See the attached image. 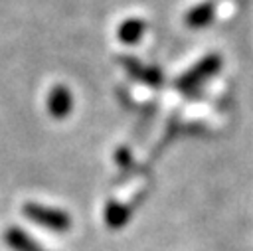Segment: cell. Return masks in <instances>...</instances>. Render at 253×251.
<instances>
[{
  "mask_svg": "<svg viewBox=\"0 0 253 251\" xmlns=\"http://www.w3.org/2000/svg\"><path fill=\"white\" fill-rule=\"evenodd\" d=\"M221 67V57L217 53H210L204 55L200 61H196L186 73H182L176 81V87L184 93H190L194 89H198L202 83H206L208 79H211Z\"/></svg>",
  "mask_w": 253,
  "mask_h": 251,
  "instance_id": "1",
  "label": "cell"
},
{
  "mask_svg": "<svg viewBox=\"0 0 253 251\" xmlns=\"http://www.w3.org/2000/svg\"><path fill=\"white\" fill-rule=\"evenodd\" d=\"M24 215L32 221H36L38 225H43L51 231H67L71 227V217L67 211L59 209V208H51V206H43V204H34L28 202L22 208Z\"/></svg>",
  "mask_w": 253,
  "mask_h": 251,
  "instance_id": "2",
  "label": "cell"
},
{
  "mask_svg": "<svg viewBox=\"0 0 253 251\" xmlns=\"http://www.w3.org/2000/svg\"><path fill=\"white\" fill-rule=\"evenodd\" d=\"M119 61H121V65L126 69V73H128L132 79H136V81H140V83H144V85L160 87L162 81H164V75H162V71H160L158 67L144 65L142 61H138V59H134V57H121Z\"/></svg>",
  "mask_w": 253,
  "mask_h": 251,
  "instance_id": "3",
  "label": "cell"
},
{
  "mask_svg": "<svg viewBox=\"0 0 253 251\" xmlns=\"http://www.w3.org/2000/svg\"><path fill=\"white\" fill-rule=\"evenodd\" d=\"M47 113L53 119H65L73 111V95L65 85H53L47 95Z\"/></svg>",
  "mask_w": 253,
  "mask_h": 251,
  "instance_id": "4",
  "label": "cell"
},
{
  "mask_svg": "<svg viewBox=\"0 0 253 251\" xmlns=\"http://www.w3.org/2000/svg\"><path fill=\"white\" fill-rule=\"evenodd\" d=\"M213 18H215V2L208 0V2H200L194 8H190L184 16V24L192 30H202L210 26Z\"/></svg>",
  "mask_w": 253,
  "mask_h": 251,
  "instance_id": "5",
  "label": "cell"
},
{
  "mask_svg": "<svg viewBox=\"0 0 253 251\" xmlns=\"http://www.w3.org/2000/svg\"><path fill=\"white\" fill-rule=\"evenodd\" d=\"M146 32V22L142 18H126L121 22L119 30H117V38L126 43V45H132V43H138L140 38L144 36Z\"/></svg>",
  "mask_w": 253,
  "mask_h": 251,
  "instance_id": "6",
  "label": "cell"
},
{
  "mask_svg": "<svg viewBox=\"0 0 253 251\" xmlns=\"http://www.w3.org/2000/svg\"><path fill=\"white\" fill-rule=\"evenodd\" d=\"M4 241L12 251H45L40 247L36 239H32L24 229L20 227H8L4 233Z\"/></svg>",
  "mask_w": 253,
  "mask_h": 251,
  "instance_id": "7",
  "label": "cell"
},
{
  "mask_svg": "<svg viewBox=\"0 0 253 251\" xmlns=\"http://www.w3.org/2000/svg\"><path fill=\"white\" fill-rule=\"evenodd\" d=\"M130 217V209L123 204H117V202H109L107 208H105V223L113 229H119L123 227Z\"/></svg>",
  "mask_w": 253,
  "mask_h": 251,
  "instance_id": "8",
  "label": "cell"
}]
</instances>
